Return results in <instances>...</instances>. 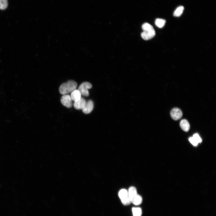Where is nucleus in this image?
Returning <instances> with one entry per match:
<instances>
[{"instance_id": "16", "label": "nucleus", "mask_w": 216, "mask_h": 216, "mask_svg": "<svg viewBox=\"0 0 216 216\" xmlns=\"http://www.w3.org/2000/svg\"><path fill=\"white\" fill-rule=\"evenodd\" d=\"M8 5V0H0V9L4 10Z\"/></svg>"}, {"instance_id": "10", "label": "nucleus", "mask_w": 216, "mask_h": 216, "mask_svg": "<svg viewBox=\"0 0 216 216\" xmlns=\"http://www.w3.org/2000/svg\"><path fill=\"white\" fill-rule=\"evenodd\" d=\"M180 125L182 129L184 131L188 132L190 129L189 123L186 119L182 120L180 122Z\"/></svg>"}, {"instance_id": "4", "label": "nucleus", "mask_w": 216, "mask_h": 216, "mask_svg": "<svg viewBox=\"0 0 216 216\" xmlns=\"http://www.w3.org/2000/svg\"><path fill=\"white\" fill-rule=\"evenodd\" d=\"M92 87V84L88 82H84L79 86L78 90L81 93V95L85 96L89 95L88 89Z\"/></svg>"}, {"instance_id": "9", "label": "nucleus", "mask_w": 216, "mask_h": 216, "mask_svg": "<svg viewBox=\"0 0 216 216\" xmlns=\"http://www.w3.org/2000/svg\"><path fill=\"white\" fill-rule=\"evenodd\" d=\"M70 96L72 101L75 102L81 98V94L78 89H76L71 92Z\"/></svg>"}, {"instance_id": "1", "label": "nucleus", "mask_w": 216, "mask_h": 216, "mask_svg": "<svg viewBox=\"0 0 216 216\" xmlns=\"http://www.w3.org/2000/svg\"><path fill=\"white\" fill-rule=\"evenodd\" d=\"M142 28L143 32L141 34V36L144 40H150L155 36V31L150 24L148 23H144L142 26Z\"/></svg>"}, {"instance_id": "17", "label": "nucleus", "mask_w": 216, "mask_h": 216, "mask_svg": "<svg viewBox=\"0 0 216 216\" xmlns=\"http://www.w3.org/2000/svg\"><path fill=\"white\" fill-rule=\"evenodd\" d=\"M193 137L198 143L202 142V140L198 134H194Z\"/></svg>"}, {"instance_id": "12", "label": "nucleus", "mask_w": 216, "mask_h": 216, "mask_svg": "<svg viewBox=\"0 0 216 216\" xmlns=\"http://www.w3.org/2000/svg\"><path fill=\"white\" fill-rule=\"evenodd\" d=\"M142 201V197L139 195L137 194L131 201L133 204L138 206L141 204Z\"/></svg>"}, {"instance_id": "2", "label": "nucleus", "mask_w": 216, "mask_h": 216, "mask_svg": "<svg viewBox=\"0 0 216 216\" xmlns=\"http://www.w3.org/2000/svg\"><path fill=\"white\" fill-rule=\"evenodd\" d=\"M77 83L74 80H70L62 84L59 88V91L62 94H65L72 92L77 87Z\"/></svg>"}, {"instance_id": "11", "label": "nucleus", "mask_w": 216, "mask_h": 216, "mask_svg": "<svg viewBox=\"0 0 216 216\" xmlns=\"http://www.w3.org/2000/svg\"><path fill=\"white\" fill-rule=\"evenodd\" d=\"M128 192L131 202L133 198L137 194L136 189L134 187H130L128 189Z\"/></svg>"}, {"instance_id": "13", "label": "nucleus", "mask_w": 216, "mask_h": 216, "mask_svg": "<svg viewBox=\"0 0 216 216\" xmlns=\"http://www.w3.org/2000/svg\"><path fill=\"white\" fill-rule=\"evenodd\" d=\"M133 216H141L142 210L140 207H133L132 208Z\"/></svg>"}, {"instance_id": "5", "label": "nucleus", "mask_w": 216, "mask_h": 216, "mask_svg": "<svg viewBox=\"0 0 216 216\" xmlns=\"http://www.w3.org/2000/svg\"><path fill=\"white\" fill-rule=\"evenodd\" d=\"M61 102L63 106L68 108L71 107L73 105L72 100L68 94L63 95L61 98Z\"/></svg>"}, {"instance_id": "14", "label": "nucleus", "mask_w": 216, "mask_h": 216, "mask_svg": "<svg viewBox=\"0 0 216 216\" xmlns=\"http://www.w3.org/2000/svg\"><path fill=\"white\" fill-rule=\"evenodd\" d=\"M184 10V7L182 6L178 7L174 11L173 15L175 16L178 17L182 14Z\"/></svg>"}, {"instance_id": "7", "label": "nucleus", "mask_w": 216, "mask_h": 216, "mask_svg": "<svg viewBox=\"0 0 216 216\" xmlns=\"http://www.w3.org/2000/svg\"><path fill=\"white\" fill-rule=\"evenodd\" d=\"M93 108V102L92 100H90L86 102L84 107L82 109V111L84 113L88 114L92 111Z\"/></svg>"}, {"instance_id": "6", "label": "nucleus", "mask_w": 216, "mask_h": 216, "mask_svg": "<svg viewBox=\"0 0 216 216\" xmlns=\"http://www.w3.org/2000/svg\"><path fill=\"white\" fill-rule=\"evenodd\" d=\"M170 114L172 118L175 120H177L181 118L182 116V110L178 108H174L171 111Z\"/></svg>"}, {"instance_id": "8", "label": "nucleus", "mask_w": 216, "mask_h": 216, "mask_svg": "<svg viewBox=\"0 0 216 216\" xmlns=\"http://www.w3.org/2000/svg\"><path fill=\"white\" fill-rule=\"evenodd\" d=\"M86 102L85 99L81 97L79 100L74 102L73 104L74 107L77 110L82 109L84 107Z\"/></svg>"}, {"instance_id": "18", "label": "nucleus", "mask_w": 216, "mask_h": 216, "mask_svg": "<svg viewBox=\"0 0 216 216\" xmlns=\"http://www.w3.org/2000/svg\"><path fill=\"white\" fill-rule=\"evenodd\" d=\"M189 140L190 142L194 146H196L198 145V143L193 138V136L190 137L189 139Z\"/></svg>"}, {"instance_id": "3", "label": "nucleus", "mask_w": 216, "mask_h": 216, "mask_svg": "<svg viewBox=\"0 0 216 216\" xmlns=\"http://www.w3.org/2000/svg\"><path fill=\"white\" fill-rule=\"evenodd\" d=\"M118 196L122 203L124 205L130 204L131 201L130 200L128 191L125 189H121L118 192Z\"/></svg>"}, {"instance_id": "15", "label": "nucleus", "mask_w": 216, "mask_h": 216, "mask_svg": "<svg viewBox=\"0 0 216 216\" xmlns=\"http://www.w3.org/2000/svg\"><path fill=\"white\" fill-rule=\"evenodd\" d=\"M166 20H165L158 18L156 20L155 23L156 25L159 28H162L165 25Z\"/></svg>"}]
</instances>
